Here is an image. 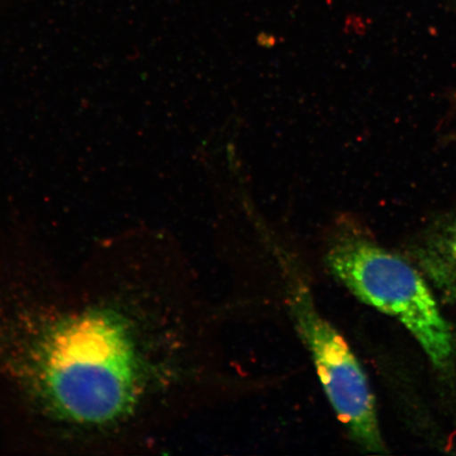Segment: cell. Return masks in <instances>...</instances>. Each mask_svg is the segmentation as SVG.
<instances>
[{
    "label": "cell",
    "instance_id": "cell-1",
    "mask_svg": "<svg viewBox=\"0 0 456 456\" xmlns=\"http://www.w3.org/2000/svg\"><path fill=\"white\" fill-rule=\"evenodd\" d=\"M44 379L60 411L82 423H107L127 411L138 361L122 322L90 313L64 322L44 349Z\"/></svg>",
    "mask_w": 456,
    "mask_h": 456
},
{
    "label": "cell",
    "instance_id": "cell-2",
    "mask_svg": "<svg viewBox=\"0 0 456 456\" xmlns=\"http://www.w3.org/2000/svg\"><path fill=\"white\" fill-rule=\"evenodd\" d=\"M326 261L330 273L354 297L402 323L433 367L444 372L452 367V328L418 267L381 247L346 216L330 230Z\"/></svg>",
    "mask_w": 456,
    "mask_h": 456
},
{
    "label": "cell",
    "instance_id": "cell-3",
    "mask_svg": "<svg viewBox=\"0 0 456 456\" xmlns=\"http://www.w3.org/2000/svg\"><path fill=\"white\" fill-rule=\"evenodd\" d=\"M281 262L290 312L330 406L359 448L368 453H387L374 393L361 362L338 330L319 313L293 261L283 256Z\"/></svg>",
    "mask_w": 456,
    "mask_h": 456
},
{
    "label": "cell",
    "instance_id": "cell-4",
    "mask_svg": "<svg viewBox=\"0 0 456 456\" xmlns=\"http://www.w3.org/2000/svg\"><path fill=\"white\" fill-rule=\"evenodd\" d=\"M411 256L441 298L456 302V208L421 231L411 245Z\"/></svg>",
    "mask_w": 456,
    "mask_h": 456
}]
</instances>
